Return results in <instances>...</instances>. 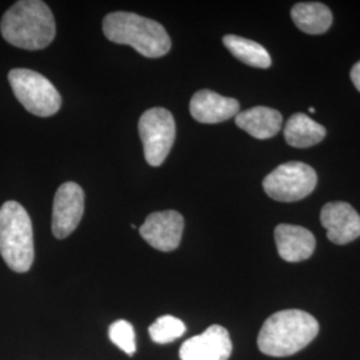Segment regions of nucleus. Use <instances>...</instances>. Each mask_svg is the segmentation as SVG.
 <instances>
[{"label":"nucleus","mask_w":360,"mask_h":360,"mask_svg":"<svg viewBox=\"0 0 360 360\" xmlns=\"http://www.w3.org/2000/svg\"><path fill=\"white\" fill-rule=\"evenodd\" d=\"M319 333V323L306 311L284 309L272 314L260 328L257 347L269 356H291L307 347Z\"/></svg>","instance_id":"nucleus-1"},{"label":"nucleus","mask_w":360,"mask_h":360,"mask_svg":"<svg viewBox=\"0 0 360 360\" xmlns=\"http://www.w3.org/2000/svg\"><path fill=\"white\" fill-rule=\"evenodd\" d=\"M0 31L10 44L34 51L51 44L56 25L50 7L44 1L20 0L3 15Z\"/></svg>","instance_id":"nucleus-2"},{"label":"nucleus","mask_w":360,"mask_h":360,"mask_svg":"<svg viewBox=\"0 0 360 360\" xmlns=\"http://www.w3.org/2000/svg\"><path fill=\"white\" fill-rule=\"evenodd\" d=\"M103 32L108 40L131 46L146 58L165 56L171 49L166 28L136 13H108L104 18Z\"/></svg>","instance_id":"nucleus-3"},{"label":"nucleus","mask_w":360,"mask_h":360,"mask_svg":"<svg viewBox=\"0 0 360 360\" xmlns=\"http://www.w3.org/2000/svg\"><path fill=\"white\" fill-rule=\"evenodd\" d=\"M0 255L19 274L31 269L35 257L32 221L18 202H6L0 208Z\"/></svg>","instance_id":"nucleus-4"},{"label":"nucleus","mask_w":360,"mask_h":360,"mask_svg":"<svg viewBox=\"0 0 360 360\" xmlns=\"http://www.w3.org/2000/svg\"><path fill=\"white\" fill-rule=\"evenodd\" d=\"M13 95L28 112L40 117L55 115L62 105L59 91L46 77L27 68H15L8 74Z\"/></svg>","instance_id":"nucleus-5"},{"label":"nucleus","mask_w":360,"mask_h":360,"mask_svg":"<svg viewBox=\"0 0 360 360\" xmlns=\"http://www.w3.org/2000/svg\"><path fill=\"white\" fill-rule=\"evenodd\" d=\"M139 135L147 163L159 167L167 159L175 142V119L166 108L155 107L147 110L139 120Z\"/></svg>","instance_id":"nucleus-6"},{"label":"nucleus","mask_w":360,"mask_h":360,"mask_svg":"<svg viewBox=\"0 0 360 360\" xmlns=\"http://www.w3.org/2000/svg\"><path fill=\"white\" fill-rule=\"evenodd\" d=\"M316 172L302 162H290L275 168L263 180L266 193L278 202H296L309 196L316 187Z\"/></svg>","instance_id":"nucleus-7"},{"label":"nucleus","mask_w":360,"mask_h":360,"mask_svg":"<svg viewBox=\"0 0 360 360\" xmlns=\"http://www.w3.org/2000/svg\"><path fill=\"white\" fill-rule=\"evenodd\" d=\"M84 212V193L74 183H63L55 193L52 208V233L65 239L77 230Z\"/></svg>","instance_id":"nucleus-8"},{"label":"nucleus","mask_w":360,"mask_h":360,"mask_svg":"<svg viewBox=\"0 0 360 360\" xmlns=\"http://www.w3.org/2000/svg\"><path fill=\"white\" fill-rule=\"evenodd\" d=\"M184 230V219L178 211H158L148 215L141 227L143 239L162 252L176 250Z\"/></svg>","instance_id":"nucleus-9"},{"label":"nucleus","mask_w":360,"mask_h":360,"mask_svg":"<svg viewBox=\"0 0 360 360\" xmlns=\"http://www.w3.org/2000/svg\"><path fill=\"white\" fill-rule=\"evenodd\" d=\"M232 342L229 331L219 326H210L203 334L186 340L179 349L180 360H229Z\"/></svg>","instance_id":"nucleus-10"},{"label":"nucleus","mask_w":360,"mask_h":360,"mask_svg":"<svg viewBox=\"0 0 360 360\" xmlns=\"http://www.w3.org/2000/svg\"><path fill=\"white\" fill-rule=\"evenodd\" d=\"M327 238L335 245H347L360 236V215L346 202L324 205L321 212Z\"/></svg>","instance_id":"nucleus-11"},{"label":"nucleus","mask_w":360,"mask_h":360,"mask_svg":"<svg viewBox=\"0 0 360 360\" xmlns=\"http://www.w3.org/2000/svg\"><path fill=\"white\" fill-rule=\"evenodd\" d=\"M239 102L210 90L198 91L190 102V112L195 120L217 124L239 114Z\"/></svg>","instance_id":"nucleus-12"},{"label":"nucleus","mask_w":360,"mask_h":360,"mask_svg":"<svg viewBox=\"0 0 360 360\" xmlns=\"http://www.w3.org/2000/svg\"><path fill=\"white\" fill-rule=\"evenodd\" d=\"M275 242L281 257L290 263L309 259L314 254L316 245L312 232L292 224H279L275 229Z\"/></svg>","instance_id":"nucleus-13"},{"label":"nucleus","mask_w":360,"mask_h":360,"mask_svg":"<svg viewBox=\"0 0 360 360\" xmlns=\"http://www.w3.org/2000/svg\"><path fill=\"white\" fill-rule=\"evenodd\" d=\"M236 126L257 139H269L282 129L283 116L270 107L257 105L235 116Z\"/></svg>","instance_id":"nucleus-14"},{"label":"nucleus","mask_w":360,"mask_h":360,"mask_svg":"<svg viewBox=\"0 0 360 360\" xmlns=\"http://www.w3.org/2000/svg\"><path fill=\"white\" fill-rule=\"evenodd\" d=\"M326 138V129L306 114H294L284 129V139L296 148H306L322 142Z\"/></svg>","instance_id":"nucleus-15"},{"label":"nucleus","mask_w":360,"mask_h":360,"mask_svg":"<svg viewBox=\"0 0 360 360\" xmlns=\"http://www.w3.org/2000/svg\"><path fill=\"white\" fill-rule=\"evenodd\" d=\"M291 16L296 27L309 35L323 34L333 25V13L322 3H297L291 10Z\"/></svg>","instance_id":"nucleus-16"},{"label":"nucleus","mask_w":360,"mask_h":360,"mask_svg":"<svg viewBox=\"0 0 360 360\" xmlns=\"http://www.w3.org/2000/svg\"><path fill=\"white\" fill-rule=\"evenodd\" d=\"M223 43L226 49L245 65L257 68H269L271 65L270 53L254 40L236 35H226Z\"/></svg>","instance_id":"nucleus-17"},{"label":"nucleus","mask_w":360,"mask_h":360,"mask_svg":"<svg viewBox=\"0 0 360 360\" xmlns=\"http://www.w3.org/2000/svg\"><path fill=\"white\" fill-rule=\"evenodd\" d=\"M148 333L155 343L168 345L184 335L186 324L172 315H165L150 326Z\"/></svg>","instance_id":"nucleus-18"},{"label":"nucleus","mask_w":360,"mask_h":360,"mask_svg":"<svg viewBox=\"0 0 360 360\" xmlns=\"http://www.w3.org/2000/svg\"><path fill=\"white\" fill-rule=\"evenodd\" d=\"M110 339L116 347L124 351L129 356H132L136 352V342H135V331L134 326L127 321H116L110 326Z\"/></svg>","instance_id":"nucleus-19"},{"label":"nucleus","mask_w":360,"mask_h":360,"mask_svg":"<svg viewBox=\"0 0 360 360\" xmlns=\"http://www.w3.org/2000/svg\"><path fill=\"white\" fill-rule=\"evenodd\" d=\"M351 79L356 90L360 91V60L351 70Z\"/></svg>","instance_id":"nucleus-20"}]
</instances>
